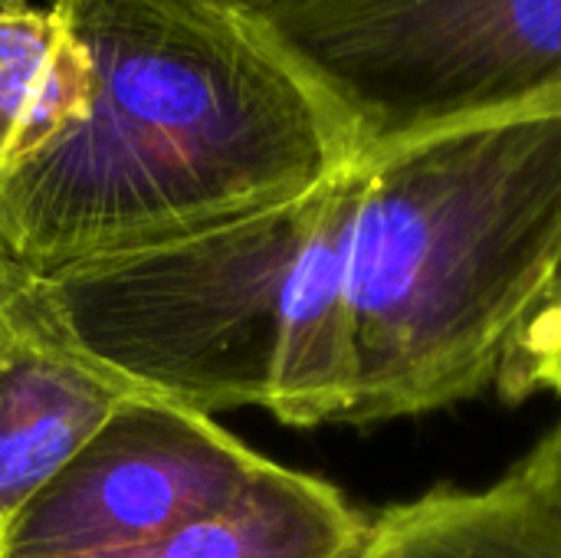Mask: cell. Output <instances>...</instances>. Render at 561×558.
<instances>
[{
    "label": "cell",
    "instance_id": "obj_2",
    "mask_svg": "<svg viewBox=\"0 0 561 558\" xmlns=\"http://www.w3.org/2000/svg\"><path fill=\"white\" fill-rule=\"evenodd\" d=\"M561 283V112L411 138L352 168L348 309L365 428L496 388Z\"/></svg>",
    "mask_w": 561,
    "mask_h": 558
},
{
    "label": "cell",
    "instance_id": "obj_8",
    "mask_svg": "<svg viewBox=\"0 0 561 558\" xmlns=\"http://www.w3.org/2000/svg\"><path fill=\"white\" fill-rule=\"evenodd\" d=\"M352 558H561V477L523 457L486 487H437L368 516Z\"/></svg>",
    "mask_w": 561,
    "mask_h": 558
},
{
    "label": "cell",
    "instance_id": "obj_12",
    "mask_svg": "<svg viewBox=\"0 0 561 558\" xmlns=\"http://www.w3.org/2000/svg\"><path fill=\"white\" fill-rule=\"evenodd\" d=\"M533 464H539L542 470H549V474H556V477H561V418L556 421V428L526 454Z\"/></svg>",
    "mask_w": 561,
    "mask_h": 558
},
{
    "label": "cell",
    "instance_id": "obj_7",
    "mask_svg": "<svg viewBox=\"0 0 561 558\" xmlns=\"http://www.w3.org/2000/svg\"><path fill=\"white\" fill-rule=\"evenodd\" d=\"M352 168L316 191L283 280L266 411L286 428L345 424L355 401L348 309Z\"/></svg>",
    "mask_w": 561,
    "mask_h": 558
},
{
    "label": "cell",
    "instance_id": "obj_5",
    "mask_svg": "<svg viewBox=\"0 0 561 558\" xmlns=\"http://www.w3.org/2000/svg\"><path fill=\"white\" fill-rule=\"evenodd\" d=\"M270 464L210 414L128 395L10 516L0 558H95L224 510Z\"/></svg>",
    "mask_w": 561,
    "mask_h": 558
},
{
    "label": "cell",
    "instance_id": "obj_3",
    "mask_svg": "<svg viewBox=\"0 0 561 558\" xmlns=\"http://www.w3.org/2000/svg\"><path fill=\"white\" fill-rule=\"evenodd\" d=\"M312 197L43 273L69 339L141 395L266 408L279 299Z\"/></svg>",
    "mask_w": 561,
    "mask_h": 558
},
{
    "label": "cell",
    "instance_id": "obj_4",
    "mask_svg": "<svg viewBox=\"0 0 561 558\" xmlns=\"http://www.w3.org/2000/svg\"><path fill=\"white\" fill-rule=\"evenodd\" d=\"M362 155L561 112V0H263L247 13Z\"/></svg>",
    "mask_w": 561,
    "mask_h": 558
},
{
    "label": "cell",
    "instance_id": "obj_13",
    "mask_svg": "<svg viewBox=\"0 0 561 558\" xmlns=\"http://www.w3.org/2000/svg\"><path fill=\"white\" fill-rule=\"evenodd\" d=\"M194 3H204V7H214V10H227V13H240L247 16L250 10H256L263 0H194Z\"/></svg>",
    "mask_w": 561,
    "mask_h": 558
},
{
    "label": "cell",
    "instance_id": "obj_1",
    "mask_svg": "<svg viewBox=\"0 0 561 558\" xmlns=\"http://www.w3.org/2000/svg\"><path fill=\"white\" fill-rule=\"evenodd\" d=\"M89 109L0 174V247L49 273L309 197L362 148L263 36L194 0H56Z\"/></svg>",
    "mask_w": 561,
    "mask_h": 558
},
{
    "label": "cell",
    "instance_id": "obj_11",
    "mask_svg": "<svg viewBox=\"0 0 561 558\" xmlns=\"http://www.w3.org/2000/svg\"><path fill=\"white\" fill-rule=\"evenodd\" d=\"M496 391L513 401L533 391L561 395V283L519 335Z\"/></svg>",
    "mask_w": 561,
    "mask_h": 558
},
{
    "label": "cell",
    "instance_id": "obj_9",
    "mask_svg": "<svg viewBox=\"0 0 561 558\" xmlns=\"http://www.w3.org/2000/svg\"><path fill=\"white\" fill-rule=\"evenodd\" d=\"M365 533L335 483L270 460L224 510L95 558H352Z\"/></svg>",
    "mask_w": 561,
    "mask_h": 558
},
{
    "label": "cell",
    "instance_id": "obj_10",
    "mask_svg": "<svg viewBox=\"0 0 561 558\" xmlns=\"http://www.w3.org/2000/svg\"><path fill=\"white\" fill-rule=\"evenodd\" d=\"M92 99V62L56 7H0V174L59 138Z\"/></svg>",
    "mask_w": 561,
    "mask_h": 558
},
{
    "label": "cell",
    "instance_id": "obj_6",
    "mask_svg": "<svg viewBox=\"0 0 561 558\" xmlns=\"http://www.w3.org/2000/svg\"><path fill=\"white\" fill-rule=\"evenodd\" d=\"M128 395L69 339L43 273L0 247V533Z\"/></svg>",
    "mask_w": 561,
    "mask_h": 558
},
{
    "label": "cell",
    "instance_id": "obj_14",
    "mask_svg": "<svg viewBox=\"0 0 561 558\" xmlns=\"http://www.w3.org/2000/svg\"><path fill=\"white\" fill-rule=\"evenodd\" d=\"M13 3H26V0H0V7H13Z\"/></svg>",
    "mask_w": 561,
    "mask_h": 558
}]
</instances>
